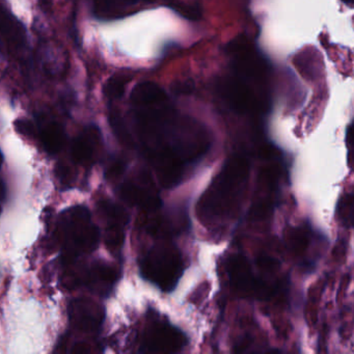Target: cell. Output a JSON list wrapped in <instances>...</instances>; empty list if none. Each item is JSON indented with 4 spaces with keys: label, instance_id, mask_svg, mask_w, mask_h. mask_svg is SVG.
Segmentation results:
<instances>
[{
    "label": "cell",
    "instance_id": "obj_1",
    "mask_svg": "<svg viewBox=\"0 0 354 354\" xmlns=\"http://www.w3.org/2000/svg\"><path fill=\"white\" fill-rule=\"evenodd\" d=\"M138 138L160 183H179L186 165L208 150L210 140L201 124L178 115L167 93L154 82H142L131 94Z\"/></svg>",
    "mask_w": 354,
    "mask_h": 354
},
{
    "label": "cell",
    "instance_id": "obj_2",
    "mask_svg": "<svg viewBox=\"0 0 354 354\" xmlns=\"http://www.w3.org/2000/svg\"><path fill=\"white\" fill-rule=\"evenodd\" d=\"M250 175V163L241 155L232 157L213 180L198 203V213L204 221L231 218L241 205Z\"/></svg>",
    "mask_w": 354,
    "mask_h": 354
},
{
    "label": "cell",
    "instance_id": "obj_3",
    "mask_svg": "<svg viewBox=\"0 0 354 354\" xmlns=\"http://www.w3.org/2000/svg\"><path fill=\"white\" fill-rule=\"evenodd\" d=\"M57 239L66 262L91 254L99 245L100 232L86 207L74 206L59 216Z\"/></svg>",
    "mask_w": 354,
    "mask_h": 354
},
{
    "label": "cell",
    "instance_id": "obj_4",
    "mask_svg": "<svg viewBox=\"0 0 354 354\" xmlns=\"http://www.w3.org/2000/svg\"><path fill=\"white\" fill-rule=\"evenodd\" d=\"M140 273L147 281L165 292H171L183 274L184 263L181 252L174 244L153 246L140 261Z\"/></svg>",
    "mask_w": 354,
    "mask_h": 354
},
{
    "label": "cell",
    "instance_id": "obj_5",
    "mask_svg": "<svg viewBox=\"0 0 354 354\" xmlns=\"http://www.w3.org/2000/svg\"><path fill=\"white\" fill-rule=\"evenodd\" d=\"M227 273L232 286L240 295L267 299L275 293L272 286H269L252 273L250 263L241 254H236L229 259Z\"/></svg>",
    "mask_w": 354,
    "mask_h": 354
},
{
    "label": "cell",
    "instance_id": "obj_6",
    "mask_svg": "<svg viewBox=\"0 0 354 354\" xmlns=\"http://www.w3.org/2000/svg\"><path fill=\"white\" fill-rule=\"evenodd\" d=\"M187 344V337L181 329L167 322L152 323L142 335L140 352L177 353Z\"/></svg>",
    "mask_w": 354,
    "mask_h": 354
},
{
    "label": "cell",
    "instance_id": "obj_7",
    "mask_svg": "<svg viewBox=\"0 0 354 354\" xmlns=\"http://www.w3.org/2000/svg\"><path fill=\"white\" fill-rule=\"evenodd\" d=\"M234 59L237 75L244 80H263L268 71V66L246 39L237 38L227 47Z\"/></svg>",
    "mask_w": 354,
    "mask_h": 354
},
{
    "label": "cell",
    "instance_id": "obj_8",
    "mask_svg": "<svg viewBox=\"0 0 354 354\" xmlns=\"http://www.w3.org/2000/svg\"><path fill=\"white\" fill-rule=\"evenodd\" d=\"M68 315L71 326L82 333H96L104 320V308L90 298H77L70 302Z\"/></svg>",
    "mask_w": 354,
    "mask_h": 354
},
{
    "label": "cell",
    "instance_id": "obj_9",
    "mask_svg": "<svg viewBox=\"0 0 354 354\" xmlns=\"http://www.w3.org/2000/svg\"><path fill=\"white\" fill-rule=\"evenodd\" d=\"M219 90L225 102L238 113H252L258 109V100L250 84L240 76H234L223 80L219 86Z\"/></svg>",
    "mask_w": 354,
    "mask_h": 354
},
{
    "label": "cell",
    "instance_id": "obj_10",
    "mask_svg": "<svg viewBox=\"0 0 354 354\" xmlns=\"http://www.w3.org/2000/svg\"><path fill=\"white\" fill-rule=\"evenodd\" d=\"M119 279V271L113 265L105 262H96L91 268L82 271L80 285L90 288L94 293L107 296Z\"/></svg>",
    "mask_w": 354,
    "mask_h": 354
},
{
    "label": "cell",
    "instance_id": "obj_11",
    "mask_svg": "<svg viewBox=\"0 0 354 354\" xmlns=\"http://www.w3.org/2000/svg\"><path fill=\"white\" fill-rule=\"evenodd\" d=\"M100 149V131L96 126H88L73 140L72 157L78 165L91 167L98 159Z\"/></svg>",
    "mask_w": 354,
    "mask_h": 354
},
{
    "label": "cell",
    "instance_id": "obj_12",
    "mask_svg": "<svg viewBox=\"0 0 354 354\" xmlns=\"http://www.w3.org/2000/svg\"><path fill=\"white\" fill-rule=\"evenodd\" d=\"M101 211L106 217L107 227L105 242L111 252H117L121 250L124 243V227L127 225L128 216L122 207L111 202H103L100 204Z\"/></svg>",
    "mask_w": 354,
    "mask_h": 354
},
{
    "label": "cell",
    "instance_id": "obj_13",
    "mask_svg": "<svg viewBox=\"0 0 354 354\" xmlns=\"http://www.w3.org/2000/svg\"><path fill=\"white\" fill-rule=\"evenodd\" d=\"M0 42L14 55L24 53L28 44L24 26L3 6H0Z\"/></svg>",
    "mask_w": 354,
    "mask_h": 354
},
{
    "label": "cell",
    "instance_id": "obj_14",
    "mask_svg": "<svg viewBox=\"0 0 354 354\" xmlns=\"http://www.w3.org/2000/svg\"><path fill=\"white\" fill-rule=\"evenodd\" d=\"M36 136L40 138L43 147L49 154H57L66 142L63 126L53 118L40 115L36 125Z\"/></svg>",
    "mask_w": 354,
    "mask_h": 354
},
{
    "label": "cell",
    "instance_id": "obj_15",
    "mask_svg": "<svg viewBox=\"0 0 354 354\" xmlns=\"http://www.w3.org/2000/svg\"><path fill=\"white\" fill-rule=\"evenodd\" d=\"M122 196L131 205H136L148 212L158 210L161 208L160 198L153 188L146 185H138L127 183L122 187Z\"/></svg>",
    "mask_w": 354,
    "mask_h": 354
},
{
    "label": "cell",
    "instance_id": "obj_16",
    "mask_svg": "<svg viewBox=\"0 0 354 354\" xmlns=\"http://www.w3.org/2000/svg\"><path fill=\"white\" fill-rule=\"evenodd\" d=\"M138 0H94V12L101 19L121 17Z\"/></svg>",
    "mask_w": 354,
    "mask_h": 354
},
{
    "label": "cell",
    "instance_id": "obj_17",
    "mask_svg": "<svg viewBox=\"0 0 354 354\" xmlns=\"http://www.w3.org/2000/svg\"><path fill=\"white\" fill-rule=\"evenodd\" d=\"M128 82H129V80L126 76H113L105 84L104 90H103L105 96L109 100H117V99L121 98L125 93Z\"/></svg>",
    "mask_w": 354,
    "mask_h": 354
},
{
    "label": "cell",
    "instance_id": "obj_18",
    "mask_svg": "<svg viewBox=\"0 0 354 354\" xmlns=\"http://www.w3.org/2000/svg\"><path fill=\"white\" fill-rule=\"evenodd\" d=\"M337 214L346 227H352L353 221V196L352 194H346L339 200L337 205Z\"/></svg>",
    "mask_w": 354,
    "mask_h": 354
},
{
    "label": "cell",
    "instance_id": "obj_19",
    "mask_svg": "<svg viewBox=\"0 0 354 354\" xmlns=\"http://www.w3.org/2000/svg\"><path fill=\"white\" fill-rule=\"evenodd\" d=\"M290 248L296 254H301L308 248V236L304 230H293L288 237Z\"/></svg>",
    "mask_w": 354,
    "mask_h": 354
},
{
    "label": "cell",
    "instance_id": "obj_20",
    "mask_svg": "<svg viewBox=\"0 0 354 354\" xmlns=\"http://www.w3.org/2000/svg\"><path fill=\"white\" fill-rule=\"evenodd\" d=\"M109 121H111V126H113L117 136L126 144H131V138L128 133L127 128H126L125 123H124L120 113L117 111H111V115H109Z\"/></svg>",
    "mask_w": 354,
    "mask_h": 354
},
{
    "label": "cell",
    "instance_id": "obj_21",
    "mask_svg": "<svg viewBox=\"0 0 354 354\" xmlns=\"http://www.w3.org/2000/svg\"><path fill=\"white\" fill-rule=\"evenodd\" d=\"M174 9L187 19L196 20L202 16V11L198 6L177 5Z\"/></svg>",
    "mask_w": 354,
    "mask_h": 354
},
{
    "label": "cell",
    "instance_id": "obj_22",
    "mask_svg": "<svg viewBox=\"0 0 354 354\" xmlns=\"http://www.w3.org/2000/svg\"><path fill=\"white\" fill-rule=\"evenodd\" d=\"M16 129L22 136L26 138H34L36 136V124L28 120H19L16 122Z\"/></svg>",
    "mask_w": 354,
    "mask_h": 354
},
{
    "label": "cell",
    "instance_id": "obj_23",
    "mask_svg": "<svg viewBox=\"0 0 354 354\" xmlns=\"http://www.w3.org/2000/svg\"><path fill=\"white\" fill-rule=\"evenodd\" d=\"M194 84L192 82H181L174 84L173 91L177 95H189L194 92Z\"/></svg>",
    "mask_w": 354,
    "mask_h": 354
},
{
    "label": "cell",
    "instance_id": "obj_24",
    "mask_svg": "<svg viewBox=\"0 0 354 354\" xmlns=\"http://www.w3.org/2000/svg\"><path fill=\"white\" fill-rule=\"evenodd\" d=\"M146 1H148V3H157L158 0H146Z\"/></svg>",
    "mask_w": 354,
    "mask_h": 354
},
{
    "label": "cell",
    "instance_id": "obj_25",
    "mask_svg": "<svg viewBox=\"0 0 354 354\" xmlns=\"http://www.w3.org/2000/svg\"><path fill=\"white\" fill-rule=\"evenodd\" d=\"M1 162H3V156H1V153H0V167H1Z\"/></svg>",
    "mask_w": 354,
    "mask_h": 354
},
{
    "label": "cell",
    "instance_id": "obj_26",
    "mask_svg": "<svg viewBox=\"0 0 354 354\" xmlns=\"http://www.w3.org/2000/svg\"><path fill=\"white\" fill-rule=\"evenodd\" d=\"M0 211H1V209H0Z\"/></svg>",
    "mask_w": 354,
    "mask_h": 354
}]
</instances>
